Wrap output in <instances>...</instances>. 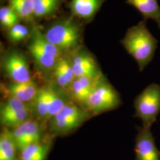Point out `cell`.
I'll return each mask as SVG.
<instances>
[{
    "instance_id": "cell-1",
    "label": "cell",
    "mask_w": 160,
    "mask_h": 160,
    "mask_svg": "<svg viewBox=\"0 0 160 160\" xmlns=\"http://www.w3.org/2000/svg\"><path fill=\"white\" fill-rule=\"evenodd\" d=\"M120 42L137 62L139 71L142 72L154 58L158 40L150 33L146 22L143 20L128 29Z\"/></svg>"
},
{
    "instance_id": "cell-2",
    "label": "cell",
    "mask_w": 160,
    "mask_h": 160,
    "mask_svg": "<svg viewBox=\"0 0 160 160\" xmlns=\"http://www.w3.org/2000/svg\"><path fill=\"white\" fill-rule=\"evenodd\" d=\"M43 33L46 39L62 53L73 51L80 45L82 32L74 18L68 17L52 24Z\"/></svg>"
},
{
    "instance_id": "cell-3",
    "label": "cell",
    "mask_w": 160,
    "mask_h": 160,
    "mask_svg": "<svg viewBox=\"0 0 160 160\" xmlns=\"http://www.w3.org/2000/svg\"><path fill=\"white\" fill-rule=\"evenodd\" d=\"M28 49L34 61L40 69L53 70L62 52L46 39L44 33L34 26L31 32Z\"/></svg>"
},
{
    "instance_id": "cell-4",
    "label": "cell",
    "mask_w": 160,
    "mask_h": 160,
    "mask_svg": "<svg viewBox=\"0 0 160 160\" xmlns=\"http://www.w3.org/2000/svg\"><path fill=\"white\" fill-rule=\"evenodd\" d=\"M134 117L141 119L143 128H151L160 113V85L152 83L135 98Z\"/></svg>"
},
{
    "instance_id": "cell-5",
    "label": "cell",
    "mask_w": 160,
    "mask_h": 160,
    "mask_svg": "<svg viewBox=\"0 0 160 160\" xmlns=\"http://www.w3.org/2000/svg\"><path fill=\"white\" fill-rule=\"evenodd\" d=\"M120 95L103 75L93 88L86 105L95 113H102L117 108L121 104Z\"/></svg>"
},
{
    "instance_id": "cell-6",
    "label": "cell",
    "mask_w": 160,
    "mask_h": 160,
    "mask_svg": "<svg viewBox=\"0 0 160 160\" xmlns=\"http://www.w3.org/2000/svg\"><path fill=\"white\" fill-rule=\"evenodd\" d=\"M2 67L6 75L13 82L31 81L28 62L25 55L17 50H11L4 56Z\"/></svg>"
},
{
    "instance_id": "cell-7",
    "label": "cell",
    "mask_w": 160,
    "mask_h": 160,
    "mask_svg": "<svg viewBox=\"0 0 160 160\" xmlns=\"http://www.w3.org/2000/svg\"><path fill=\"white\" fill-rule=\"evenodd\" d=\"M134 150L136 160H160V151L151 128H138Z\"/></svg>"
},
{
    "instance_id": "cell-8",
    "label": "cell",
    "mask_w": 160,
    "mask_h": 160,
    "mask_svg": "<svg viewBox=\"0 0 160 160\" xmlns=\"http://www.w3.org/2000/svg\"><path fill=\"white\" fill-rule=\"evenodd\" d=\"M12 135L20 152L30 144L40 142V128L38 123L33 120H26L16 128Z\"/></svg>"
},
{
    "instance_id": "cell-9",
    "label": "cell",
    "mask_w": 160,
    "mask_h": 160,
    "mask_svg": "<svg viewBox=\"0 0 160 160\" xmlns=\"http://www.w3.org/2000/svg\"><path fill=\"white\" fill-rule=\"evenodd\" d=\"M71 63L75 78L87 75L102 74L97 68L94 59L84 52H79L72 58Z\"/></svg>"
},
{
    "instance_id": "cell-10",
    "label": "cell",
    "mask_w": 160,
    "mask_h": 160,
    "mask_svg": "<svg viewBox=\"0 0 160 160\" xmlns=\"http://www.w3.org/2000/svg\"><path fill=\"white\" fill-rule=\"evenodd\" d=\"M106 0H71L69 7L74 17L88 20L96 15Z\"/></svg>"
},
{
    "instance_id": "cell-11",
    "label": "cell",
    "mask_w": 160,
    "mask_h": 160,
    "mask_svg": "<svg viewBox=\"0 0 160 160\" xmlns=\"http://www.w3.org/2000/svg\"><path fill=\"white\" fill-rule=\"evenodd\" d=\"M39 90L32 80L26 82H12L7 87L10 96L25 103L34 100Z\"/></svg>"
},
{
    "instance_id": "cell-12",
    "label": "cell",
    "mask_w": 160,
    "mask_h": 160,
    "mask_svg": "<svg viewBox=\"0 0 160 160\" xmlns=\"http://www.w3.org/2000/svg\"><path fill=\"white\" fill-rule=\"evenodd\" d=\"M126 3L133 6L142 15L143 21L152 19L160 29V7L158 0H127Z\"/></svg>"
},
{
    "instance_id": "cell-13",
    "label": "cell",
    "mask_w": 160,
    "mask_h": 160,
    "mask_svg": "<svg viewBox=\"0 0 160 160\" xmlns=\"http://www.w3.org/2000/svg\"><path fill=\"white\" fill-rule=\"evenodd\" d=\"M17 147L12 132L5 130L0 135V160H20L17 156Z\"/></svg>"
},
{
    "instance_id": "cell-14",
    "label": "cell",
    "mask_w": 160,
    "mask_h": 160,
    "mask_svg": "<svg viewBox=\"0 0 160 160\" xmlns=\"http://www.w3.org/2000/svg\"><path fill=\"white\" fill-rule=\"evenodd\" d=\"M50 147L40 142L30 144L20 151V160H45Z\"/></svg>"
},
{
    "instance_id": "cell-15",
    "label": "cell",
    "mask_w": 160,
    "mask_h": 160,
    "mask_svg": "<svg viewBox=\"0 0 160 160\" xmlns=\"http://www.w3.org/2000/svg\"><path fill=\"white\" fill-rule=\"evenodd\" d=\"M62 0H32L34 18L48 17L57 11Z\"/></svg>"
},
{
    "instance_id": "cell-16",
    "label": "cell",
    "mask_w": 160,
    "mask_h": 160,
    "mask_svg": "<svg viewBox=\"0 0 160 160\" xmlns=\"http://www.w3.org/2000/svg\"><path fill=\"white\" fill-rule=\"evenodd\" d=\"M9 6L16 12L20 19L32 21L34 17L32 0H8Z\"/></svg>"
},
{
    "instance_id": "cell-17",
    "label": "cell",
    "mask_w": 160,
    "mask_h": 160,
    "mask_svg": "<svg viewBox=\"0 0 160 160\" xmlns=\"http://www.w3.org/2000/svg\"><path fill=\"white\" fill-rule=\"evenodd\" d=\"M52 88L43 87L39 89L35 98V107L37 114L41 118H47L51 100Z\"/></svg>"
},
{
    "instance_id": "cell-18",
    "label": "cell",
    "mask_w": 160,
    "mask_h": 160,
    "mask_svg": "<svg viewBox=\"0 0 160 160\" xmlns=\"http://www.w3.org/2000/svg\"><path fill=\"white\" fill-rule=\"evenodd\" d=\"M52 118V124L54 129L58 132H68L74 129L81 123L82 120L63 116L58 113Z\"/></svg>"
},
{
    "instance_id": "cell-19",
    "label": "cell",
    "mask_w": 160,
    "mask_h": 160,
    "mask_svg": "<svg viewBox=\"0 0 160 160\" xmlns=\"http://www.w3.org/2000/svg\"><path fill=\"white\" fill-rule=\"evenodd\" d=\"M29 116V109L27 107L6 118L1 119V122L4 126L16 128L28 120Z\"/></svg>"
},
{
    "instance_id": "cell-20",
    "label": "cell",
    "mask_w": 160,
    "mask_h": 160,
    "mask_svg": "<svg viewBox=\"0 0 160 160\" xmlns=\"http://www.w3.org/2000/svg\"><path fill=\"white\" fill-rule=\"evenodd\" d=\"M21 19L10 6H4L0 9V23L4 28L8 29L20 22Z\"/></svg>"
},
{
    "instance_id": "cell-21",
    "label": "cell",
    "mask_w": 160,
    "mask_h": 160,
    "mask_svg": "<svg viewBox=\"0 0 160 160\" xmlns=\"http://www.w3.org/2000/svg\"><path fill=\"white\" fill-rule=\"evenodd\" d=\"M26 104L16 97H10L6 103L1 105L0 110L1 119L6 118L10 114L27 108Z\"/></svg>"
},
{
    "instance_id": "cell-22",
    "label": "cell",
    "mask_w": 160,
    "mask_h": 160,
    "mask_svg": "<svg viewBox=\"0 0 160 160\" xmlns=\"http://www.w3.org/2000/svg\"><path fill=\"white\" fill-rule=\"evenodd\" d=\"M67 103V102H65L62 96L52 88L51 100L47 118H52L60 112Z\"/></svg>"
},
{
    "instance_id": "cell-23",
    "label": "cell",
    "mask_w": 160,
    "mask_h": 160,
    "mask_svg": "<svg viewBox=\"0 0 160 160\" xmlns=\"http://www.w3.org/2000/svg\"><path fill=\"white\" fill-rule=\"evenodd\" d=\"M29 30L28 27L18 23L8 30L7 37L13 43H18L24 40L29 36Z\"/></svg>"
},
{
    "instance_id": "cell-24",
    "label": "cell",
    "mask_w": 160,
    "mask_h": 160,
    "mask_svg": "<svg viewBox=\"0 0 160 160\" xmlns=\"http://www.w3.org/2000/svg\"><path fill=\"white\" fill-rule=\"evenodd\" d=\"M69 90L71 92L72 96L78 102L86 104L90 92L81 85L80 81L77 78L72 82L69 87Z\"/></svg>"
},
{
    "instance_id": "cell-25",
    "label": "cell",
    "mask_w": 160,
    "mask_h": 160,
    "mask_svg": "<svg viewBox=\"0 0 160 160\" xmlns=\"http://www.w3.org/2000/svg\"><path fill=\"white\" fill-rule=\"evenodd\" d=\"M55 67L61 70L71 86L72 82L75 80V77L71 61L65 58L61 57L58 61Z\"/></svg>"
},
{
    "instance_id": "cell-26",
    "label": "cell",
    "mask_w": 160,
    "mask_h": 160,
    "mask_svg": "<svg viewBox=\"0 0 160 160\" xmlns=\"http://www.w3.org/2000/svg\"><path fill=\"white\" fill-rule=\"evenodd\" d=\"M59 113L63 116L77 119L79 120H84L86 118V114L82 109L79 108L77 105L72 103H67L65 104L62 109Z\"/></svg>"
}]
</instances>
